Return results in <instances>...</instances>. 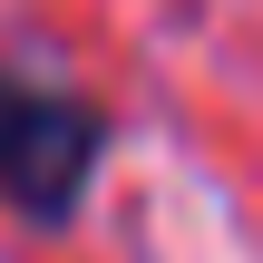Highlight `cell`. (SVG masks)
I'll return each mask as SVG.
<instances>
[{
    "mask_svg": "<svg viewBox=\"0 0 263 263\" xmlns=\"http://www.w3.org/2000/svg\"><path fill=\"white\" fill-rule=\"evenodd\" d=\"M107 166V117L39 68H0V205L29 224H68Z\"/></svg>",
    "mask_w": 263,
    "mask_h": 263,
    "instance_id": "1",
    "label": "cell"
}]
</instances>
